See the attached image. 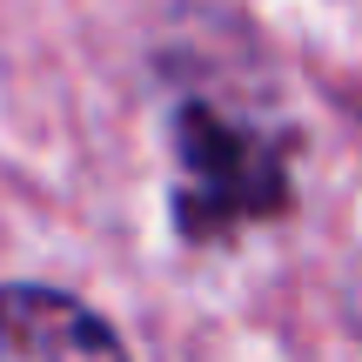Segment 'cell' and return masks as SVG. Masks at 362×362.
Masks as SVG:
<instances>
[{"mask_svg":"<svg viewBox=\"0 0 362 362\" xmlns=\"http://www.w3.org/2000/svg\"><path fill=\"white\" fill-rule=\"evenodd\" d=\"M0 362H128L115 329L54 288H0Z\"/></svg>","mask_w":362,"mask_h":362,"instance_id":"1","label":"cell"}]
</instances>
